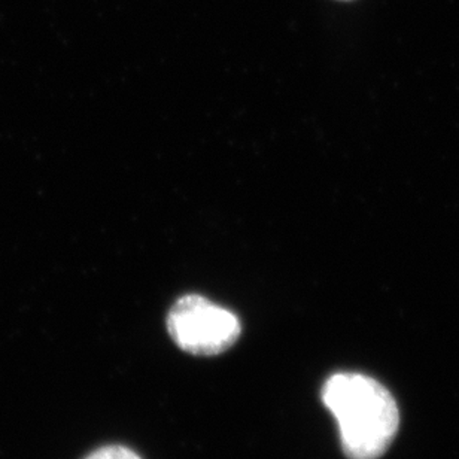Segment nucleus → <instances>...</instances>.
I'll return each instance as SVG.
<instances>
[{"label":"nucleus","mask_w":459,"mask_h":459,"mask_svg":"<svg viewBox=\"0 0 459 459\" xmlns=\"http://www.w3.org/2000/svg\"><path fill=\"white\" fill-rule=\"evenodd\" d=\"M323 402L336 418L349 459H379L393 445L400 425L397 402L370 376L333 375L324 385Z\"/></svg>","instance_id":"nucleus-1"},{"label":"nucleus","mask_w":459,"mask_h":459,"mask_svg":"<svg viewBox=\"0 0 459 459\" xmlns=\"http://www.w3.org/2000/svg\"><path fill=\"white\" fill-rule=\"evenodd\" d=\"M168 332L178 348L197 357L226 352L240 337L238 316L212 301L190 294L172 306Z\"/></svg>","instance_id":"nucleus-2"},{"label":"nucleus","mask_w":459,"mask_h":459,"mask_svg":"<svg viewBox=\"0 0 459 459\" xmlns=\"http://www.w3.org/2000/svg\"><path fill=\"white\" fill-rule=\"evenodd\" d=\"M85 459H142L141 456L134 454L132 449L126 446H105L94 451L91 455Z\"/></svg>","instance_id":"nucleus-3"}]
</instances>
